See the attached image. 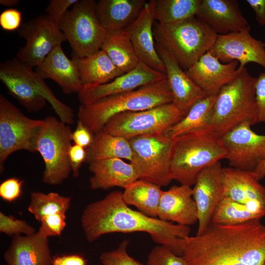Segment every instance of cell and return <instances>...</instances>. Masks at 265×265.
Wrapping results in <instances>:
<instances>
[{
    "label": "cell",
    "instance_id": "cell-1",
    "mask_svg": "<svg viewBox=\"0 0 265 265\" xmlns=\"http://www.w3.org/2000/svg\"><path fill=\"white\" fill-rule=\"evenodd\" d=\"M80 222L89 242L109 233L145 232L155 242L179 256L183 253L191 231L189 226L165 221L132 210L124 202L122 192L118 190L88 204L83 211Z\"/></svg>",
    "mask_w": 265,
    "mask_h": 265
},
{
    "label": "cell",
    "instance_id": "cell-2",
    "mask_svg": "<svg viewBox=\"0 0 265 265\" xmlns=\"http://www.w3.org/2000/svg\"><path fill=\"white\" fill-rule=\"evenodd\" d=\"M186 265H264L265 226L260 219L235 225L211 223L189 236L182 255Z\"/></svg>",
    "mask_w": 265,
    "mask_h": 265
},
{
    "label": "cell",
    "instance_id": "cell-3",
    "mask_svg": "<svg viewBox=\"0 0 265 265\" xmlns=\"http://www.w3.org/2000/svg\"><path fill=\"white\" fill-rule=\"evenodd\" d=\"M173 98L166 77L135 90L110 96L88 104H80L78 117L95 134L102 131L114 115L127 111L148 109L172 103Z\"/></svg>",
    "mask_w": 265,
    "mask_h": 265
},
{
    "label": "cell",
    "instance_id": "cell-4",
    "mask_svg": "<svg viewBox=\"0 0 265 265\" xmlns=\"http://www.w3.org/2000/svg\"><path fill=\"white\" fill-rule=\"evenodd\" d=\"M172 139L171 170L173 180L194 185L207 167L226 159L228 152L220 137L208 128L191 131Z\"/></svg>",
    "mask_w": 265,
    "mask_h": 265
},
{
    "label": "cell",
    "instance_id": "cell-5",
    "mask_svg": "<svg viewBox=\"0 0 265 265\" xmlns=\"http://www.w3.org/2000/svg\"><path fill=\"white\" fill-rule=\"evenodd\" d=\"M33 67L17 58L0 65V80L8 92L30 112L41 110L49 102L59 120L67 125L74 123L73 109L59 101Z\"/></svg>",
    "mask_w": 265,
    "mask_h": 265
},
{
    "label": "cell",
    "instance_id": "cell-6",
    "mask_svg": "<svg viewBox=\"0 0 265 265\" xmlns=\"http://www.w3.org/2000/svg\"><path fill=\"white\" fill-rule=\"evenodd\" d=\"M257 78L242 68L231 82L224 86L217 95L208 128L219 137L236 126L258 123L255 96Z\"/></svg>",
    "mask_w": 265,
    "mask_h": 265
},
{
    "label": "cell",
    "instance_id": "cell-7",
    "mask_svg": "<svg viewBox=\"0 0 265 265\" xmlns=\"http://www.w3.org/2000/svg\"><path fill=\"white\" fill-rule=\"evenodd\" d=\"M156 43L168 52L186 71L209 52L218 34L196 16L172 24L155 22Z\"/></svg>",
    "mask_w": 265,
    "mask_h": 265
},
{
    "label": "cell",
    "instance_id": "cell-8",
    "mask_svg": "<svg viewBox=\"0 0 265 265\" xmlns=\"http://www.w3.org/2000/svg\"><path fill=\"white\" fill-rule=\"evenodd\" d=\"M129 140L132 157L131 163L138 180L159 186L173 180L171 170L172 139L163 132L143 135Z\"/></svg>",
    "mask_w": 265,
    "mask_h": 265
},
{
    "label": "cell",
    "instance_id": "cell-9",
    "mask_svg": "<svg viewBox=\"0 0 265 265\" xmlns=\"http://www.w3.org/2000/svg\"><path fill=\"white\" fill-rule=\"evenodd\" d=\"M72 132L68 125L54 116H47L43 120L36 152L44 162L42 181L45 184L56 186L68 178L71 172L69 151L72 145Z\"/></svg>",
    "mask_w": 265,
    "mask_h": 265
},
{
    "label": "cell",
    "instance_id": "cell-10",
    "mask_svg": "<svg viewBox=\"0 0 265 265\" xmlns=\"http://www.w3.org/2000/svg\"><path fill=\"white\" fill-rule=\"evenodd\" d=\"M96 4L94 0H78L58 23L71 48L72 56L83 57L101 50L107 31L97 18Z\"/></svg>",
    "mask_w": 265,
    "mask_h": 265
},
{
    "label": "cell",
    "instance_id": "cell-11",
    "mask_svg": "<svg viewBox=\"0 0 265 265\" xmlns=\"http://www.w3.org/2000/svg\"><path fill=\"white\" fill-rule=\"evenodd\" d=\"M186 115L172 103L146 110L117 114L108 120L102 131L130 140L143 135L164 132Z\"/></svg>",
    "mask_w": 265,
    "mask_h": 265
},
{
    "label": "cell",
    "instance_id": "cell-12",
    "mask_svg": "<svg viewBox=\"0 0 265 265\" xmlns=\"http://www.w3.org/2000/svg\"><path fill=\"white\" fill-rule=\"evenodd\" d=\"M43 120L27 117L13 104L0 95V171L8 157L19 150L36 152Z\"/></svg>",
    "mask_w": 265,
    "mask_h": 265
},
{
    "label": "cell",
    "instance_id": "cell-13",
    "mask_svg": "<svg viewBox=\"0 0 265 265\" xmlns=\"http://www.w3.org/2000/svg\"><path fill=\"white\" fill-rule=\"evenodd\" d=\"M18 33L26 43L16 58L32 67L38 66L55 47L66 41L58 25L46 14L22 24Z\"/></svg>",
    "mask_w": 265,
    "mask_h": 265
},
{
    "label": "cell",
    "instance_id": "cell-14",
    "mask_svg": "<svg viewBox=\"0 0 265 265\" xmlns=\"http://www.w3.org/2000/svg\"><path fill=\"white\" fill-rule=\"evenodd\" d=\"M251 127L242 123L221 137L231 167L253 172L265 160V134L256 133Z\"/></svg>",
    "mask_w": 265,
    "mask_h": 265
},
{
    "label": "cell",
    "instance_id": "cell-15",
    "mask_svg": "<svg viewBox=\"0 0 265 265\" xmlns=\"http://www.w3.org/2000/svg\"><path fill=\"white\" fill-rule=\"evenodd\" d=\"M248 26L243 30L218 35L209 52L221 62H238V68L253 62L265 69V43L254 38Z\"/></svg>",
    "mask_w": 265,
    "mask_h": 265
},
{
    "label": "cell",
    "instance_id": "cell-16",
    "mask_svg": "<svg viewBox=\"0 0 265 265\" xmlns=\"http://www.w3.org/2000/svg\"><path fill=\"white\" fill-rule=\"evenodd\" d=\"M166 77L140 61L132 70L112 80L100 85L82 86L78 94L81 104H88L100 99L132 91L143 86L157 82Z\"/></svg>",
    "mask_w": 265,
    "mask_h": 265
},
{
    "label": "cell",
    "instance_id": "cell-17",
    "mask_svg": "<svg viewBox=\"0 0 265 265\" xmlns=\"http://www.w3.org/2000/svg\"><path fill=\"white\" fill-rule=\"evenodd\" d=\"M192 190L198 213V227L196 235H200L211 223L214 212L224 197L223 167L220 161L200 172Z\"/></svg>",
    "mask_w": 265,
    "mask_h": 265
},
{
    "label": "cell",
    "instance_id": "cell-18",
    "mask_svg": "<svg viewBox=\"0 0 265 265\" xmlns=\"http://www.w3.org/2000/svg\"><path fill=\"white\" fill-rule=\"evenodd\" d=\"M238 62H221L209 51L186 71L207 96L217 95L239 74Z\"/></svg>",
    "mask_w": 265,
    "mask_h": 265
},
{
    "label": "cell",
    "instance_id": "cell-19",
    "mask_svg": "<svg viewBox=\"0 0 265 265\" xmlns=\"http://www.w3.org/2000/svg\"><path fill=\"white\" fill-rule=\"evenodd\" d=\"M154 0L147 2L136 19L124 30L130 37L140 61L151 68L165 74L164 64L154 42Z\"/></svg>",
    "mask_w": 265,
    "mask_h": 265
},
{
    "label": "cell",
    "instance_id": "cell-20",
    "mask_svg": "<svg viewBox=\"0 0 265 265\" xmlns=\"http://www.w3.org/2000/svg\"><path fill=\"white\" fill-rule=\"evenodd\" d=\"M224 196L265 215V187L252 172L223 167Z\"/></svg>",
    "mask_w": 265,
    "mask_h": 265
},
{
    "label": "cell",
    "instance_id": "cell-21",
    "mask_svg": "<svg viewBox=\"0 0 265 265\" xmlns=\"http://www.w3.org/2000/svg\"><path fill=\"white\" fill-rule=\"evenodd\" d=\"M196 17L218 35L239 31L249 26L235 0H201Z\"/></svg>",
    "mask_w": 265,
    "mask_h": 265
},
{
    "label": "cell",
    "instance_id": "cell-22",
    "mask_svg": "<svg viewBox=\"0 0 265 265\" xmlns=\"http://www.w3.org/2000/svg\"><path fill=\"white\" fill-rule=\"evenodd\" d=\"M156 48L164 64L173 95L172 103L186 114L196 102L207 95L187 76L172 55L156 43Z\"/></svg>",
    "mask_w": 265,
    "mask_h": 265
},
{
    "label": "cell",
    "instance_id": "cell-23",
    "mask_svg": "<svg viewBox=\"0 0 265 265\" xmlns=\"http://www.w3.org/2000/svg\"><path fill=\"white\" fill-rule=\"evenodd\" d=\"M158 217L160 220L189 226L198 221L197 206L190 186H173L161 193Z\"/></svg>",
    "mask_w": 265,
    "mask_h": 265
},
{
    "label": "cell",
    "instance_id": "cell-24",
    "mask_svg": "<svg viewBox=\"0 0 265 265\" xmlns=\"http://www.w3.org/2000/svg\"><path fill=\"white\" fill-rule=\"evenodd\" d=\"M8 265H52L49 240L36 232L14 236L3 255Z\"/></svg>",
    "mask_w": 265,
    "mask_h": 265
},
{
    "label": "cell",
    "instance_id": "cell-25",
    "mask_svg": "<svg viewBox=\"0 0 265 265\" xmlns=\"http://www.w3.org/2000/svg\"><path fill=\"white\" fill-rule=\"evenodd\" d=\"M35 72L43 80H54L66 94L78 93L82 87L79 71L64 53L61 45L52 50Z\"/></svg>",
    "mask_w": 265,
    "mask_h": 265
},
{
    "label": "cell",
    "instance_id": "cell-26",
    "mask_svg": "<svg viewBox=\"0 0 265 265\" xmlns=\"http://www.w3.org/2000/svg\"><path fill=\"white\" fill-rule=\"evenodd\" d=\"M88 169L92 173L89 179L92 190H107L116 186L125 188L138 180L133 165L121 159L92 161L89 163Z\"/></svg>",
    "mask_w": 265,
    "mask_h": 265
},
{
    "label": "cell",
    "instance_id": "cell-27",
    "mask_svg": "<svg viewBox=\"0 0 265 265\" xmlns=\"http://www.w3.org/2000/svg\"><path fill=\"white\" fill-rule=\"evenodd\" d=\"M145 0H100L95 14L107 32L124 30L138 17L146 3Z\"/></svg>",
    "mask_w": 265,
    "mask_h": 265
},
{
    "label": "cell",
    "instance_id": "cell-28",
    "mask_svg": "<svg viewBox=\"0 0 265 265\" xmlns=\"http://www.w3.org/2000/svg\"><path fill=\"white\" fill-rule=\"evenodd\" d=\"M72 60L79 71L82 86L104 84L123 74L102 50L83 57L72 56Z\"/></svg>",
    "mask_w": 265,
    "mask_h": 265
},
{
    "label": "cell",
    "instance_id": "cell-29",
    "mask_svg": "<svg viewBox=\"0 0 265 265\" xmlns=\"http://www.w3.org/2000/svg\"><path fill=\"white\" fill-rule=\"evenodd\" d=\"M101 50L106 53L122 74L134 69L140 61L124 30L107 31Z\"/></svg>",
    "mask_w": 265,
    "mask_h": 265
},
{
    "label": "cell",
    "instance_id": "cell-30",
    "mask_svg": "<svg viewBox=\"0 0 265 265\" xmlns=\"http://www.w3.org/2000/svg\"><path fill=\"white\" fill-rule=\"evenodd\" d=\"M86 163L112 158L132 160V152L129 140L101 131L94 134L91 144L86 149Z\"/></svg>",
    "mask_w": 265,
    "mask_h": 265
},
{
    "label": "cell",
    "instance_id": "cell-31",
    "mask_svg": "<svg viewBox=\"0 0 265 265\" xmlns=\"http://www.w3.org/2000/svg\"><path fill=\"white\" fill-rule=\"evenodd\" d=\"M162 192L160 186L137 180L124 188L122 198L128 206L136 207L149 216L157 217Z\"/></svg>",
    "mask_w": 265,
    "mask_h": 265
},
{
    "label": "cell",
    "instance_id": "cell-32",
    "mask_svg": "<svg viewBox=\"0 0 265 265\" xmlns=\"http://www.w3.org/2000/svg\"><path fill=\"white\" fill-rule=\"evenodd\" d=\"M217 95L207 96L198 101L190 108L184 117L163 133L173 139L195 130L208 127Z\"/></svg>",
    "mask_w": 265,
    "mask_h": 265
},
{
    "label": "cell",
    "instance_id": "cell-33",
    "mask_svg": "<svg viewBox=\"0 0 265 265\" xmlns=\"http://www.w3.org/2000/svg\"><path fill=\"white\" fill-rule=\"evenodd\" d=\"M201 0H154L156 22L164 25L177 23L196 16Z\"/></svg>",
    "mask_w": 265,
    "mask_h": 265
},
{
    "label": "cell",
    "instance_id": "cell-34",
    "mask_svg": "<svg viewBox=\"0 0 265 265\" xmlns=\"http://www.w3.org/2000/svg\"><path fill=\"white\" fill-rule=\"evenodd\" d=\"M264 216L246 205L224 196L214 212L211 222L220 225H235L254 219H261Z\"/></svg>",
    "mask_w": 265,
    "mask_h": 265
},
{
    "label": "cell",
    "instance_id": "cell-35",
    "mask_svg": "<svg viewBox=\"0 0 265 265\" xmlns=\"http://www.w3.org/2000/svg\"><path fill=\"white\" fill-rule=\"evenodd\" d=\"M71 198L56 192L47 194L40 191L30 193L28 211L40 221L45 216L55 213L65 214L71 205Z\"/></svg>",
    "mask_w": 265,
    "mask_h": 265
},
{
    "label": "cell",
    "instance_id": "cell-36",
    "mask_svg": "<svg viewBox=\"0 0 265 265\" xmlns=\"http://www.w3.org/2000/svg\"><path fill=\"white\" fill-rule=\"evenodd\" d=\"M129 241L121 242L115 249L104 252L100 256L103 265H144L131 257L127 252Z\"/></svg>",
    "mask_w": 265,
    "mask_h": 265
},
{
    "label": "cell",
    "instance_id": "cell-37",
    "mask_svg": "<svg viewBox=\"0 0 265 265\" xmlns=\"http://www.w3.org/2000/svg\"><path fill=\"white\" fill-rule=\"evenodd\" d=\"M147 265H186L182 256L175 254L167 247L159 245L149 253Z\"/></svg>",
    "mask_w": 265,
    "mask_h": 265
},
{
    "label": "cell",
    "instance_id": "cell-38",
    "mask_svg": "<svg viewBox=\"0 0 265 265\" xmlns=\"http://www.w3.org/2000/svg\"><path fill=\"white\" fill-rule=\"evenodd\" d=\"M0 232L8 236L31 235L36 233L35 228L26 221L6 215L2 212H0Z\"/></svg>",
    "mask_w": 265,
    "mask_h": 265
},
{
    "label": "cell",
    "instance_id": "cell-39",
    "mask_svg": "<svg viewBox=\"0 0 265 265\" xmlns=\"http://www.w3.org/2000/svg\"><path fill=\"white\" fill-rule=\"evenodd\" d=\"M66 215L63 213L44 216L40 221L38 234L48 238L50 237L60 236L66 225Z\"/></svg>",
    "mask_w": 265,
    "mask_h": 265
},
{
    "label": "cell",
    "instance_id": "cell-40",
    "mask_svg": "<svg viewBox=\"0 0 265 265\" xmlns=\"http://www.w3.org/2000/svg\"><path fill=\"white\" fill-rule=\"evenodd\" d=\"M23 183L24 180L17 178L4 180L0 185V197L8 202L15 201L22 194Z\"/></svg>",
    "mask_w": 265,
    "mask_h": 265
},
{
    "label": "cell",
    "instance_id": "cell-41",
    "mask_svg": "<svg viewBox=\"0 0 265 265\" xmlns=\"http://www.w3.org/2000/svg\"><path fill=\"white\" fill-rule=\"evenodd\" d=\"M78 0H51L46 9V15L53 22L58 23L69 10V8L74 5Z\"/></svg>",
    "mask_w": 265,
    "mask_h": 265
},
{
    "label": "cell",
    "instance_id": "cell-42",
    "mask_svg": "<svg viewBox=\"0 0 265 265\" xmlns=\"http://www.w3.org/2000/svg\"><path fill=\"white\" fill-rule=\"evenodd\" d=\"M22 19L20 11L12 8L7 9L0 14V26L3 30L13 31L21 26Z\"/></svg>",
    "mask_w": 265,
    "mask_h": 265
},
{
    "label": "cell",
    "instance_id": "cell-43",
    "mask_svg": "<svg viewBox=\"0 0 265 265\" xmlns=\"http://www.w3.org/2000/svg\"><path fill=\"white\" fill-rule=\"evenodd\" d=\"M255 96L258 123H265V72L261 73L257 77L255 86Z\"/></svg>",
    "mask_w": 265,
    "mask_h": 265
},
{
    "label": "cell",
    "instance_id": "cell-44",
    "mask_svg": "<svg viewBox=\"0 0 265 265\" xmlns=\"http://www.w3.org/2000/svg\"><path fill=\"white\" fill-rule=\"evenodd\" d=\"M69 158L71 172L74 178L79 176L80 169L86 159V149L78 145H72L69 151Z\"/></svg>",
    "mask_w": 265,
    "mask_h": 265
},
{
    "label": "cell",
    "instance_id": "cell-45",
    "mask_svg": "<svg viewBox=\"0 0 265 265\" xmlns=\"http://www.w3.org/2000/svg\"><path fill=\"white\" fill-rule=\"evenodd\" d=\"M93 137L94 134L78 120L76 129L72 132V140L74 144L86 149L91 144Z\"/></svg>",
    "mask_w": 265,
    "mask_h": 265
},
{
    "label": "cell",
    "instance_id": "cell-46",
    "mask_svg": "<svg viewBox=\"0 0 265 265\" xmlns=\"http://www.w3.org/2000/svg\"><path fill=\"white\" fill-rule=\"evenodd\" d=\"M52 265H87V260L78 254L58 255L53 257Z\"/></svg>",
    "mask_w": 265,
    "mask_h": 265
},
{
    "label": "cell",
    "instance_id": "cell-47",
    "mask_svg": "<svg viewBox=\"0 0 265 265\" xmlns=\"http://www.w3.org/2000/svg\"><path fill=\"white\" fill-rule=\"evenodd\" d=\"M246 2L253 10L257 23L265 26V0H246Z\"/></svg>",
    "mask_w": 265,
    "mask_h": 265
},
{
    "label": "cell",
    "instance_id": "cell-48",
    "mask_svg": "<svg viewBox=\"0 0 265 265\" xmlns=\"http://www.w3.org/2000/svg\"><path fill=\"white\" fill-rule=\"evenodd\" d=\"M252 172L259 181L264 178L265 177V160L262 161Z\"/></svg>",
    "mask_w": 265,
    "mask_h": 265
},
{
    "label": "cell",
    "instance_id": "cell-49",
    "mask_svg": "<svg viewBox=\"0 0 265 265\" xmlns=\"http://www.w3.org/2000/svg\"><path fill=\"white\" fill-rule=\"evenodd\" d=\"M20 0H0V3L1 5L8 7H13L17 5Z\"/></svg>",
    "mask_w": 265,
    "mask_h": 265
},
{
    "label": "cell",
    "instance_id": "cell-50",
    "mask_svg": "<svg viewBox=\"0 0 265 265\" xmlns=\"http://www.w3.org/2000/svg\"><path fill=\"white\" fill-rule=\"evenodd\" d=\"M264 265H265V263H264Z\"/></svg>",
    "mask_w": 265,
    "mask_h": 265
},
{
    "label": "cell",
    "instance_id": "cell-51",
    "mask_svg": "<svg viewBox=\"0 0 265 265\" xmlns=\"http://www.w3.org/2000/svg\"></svg>",
    "mask_w": 265,
    "mask_h": 265
}]
</instances>
